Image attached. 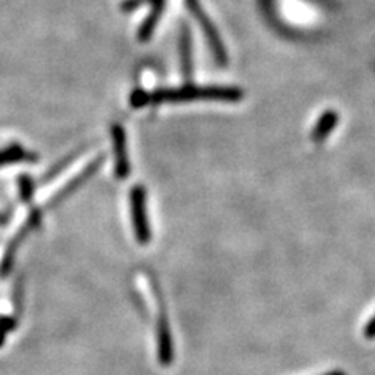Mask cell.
Wrapping results in <instances>:
<instances>
[{"label": "cell", "instance_id": "8", "mask_svg": "<svg viewBox=\"0 0 375 375\" xmlns=\"http://www.w3.org/2000/svg\"><path fill=\"white\" fill-rule=\"evenodd\" d=\"M180 57H182V71L186 80L193 76V52H191V33L186 26L182 27L180 35Z\"/></svg>", "mask_w": 375, "mask_h": 375}, {"label": "cell", "instance_id": "12", "mask_svg": "<svg viewBox=\"0 0 375 375\" xmlns=\"http://www.w3.org/2000/svg\"><path fill=\"white\" fill-rule=\"evenodd\" d=\"M365 336L367 338V340H375V315L372 316L371 321H369L367 325H366Z\"/></svg>", "mask_w": 375, "mask_h": 375}, {"label": "cell", "instance_id": "5", "mask_svg": "<svg viewBox=\"0 0 375 375\" xmlns=\"http://www.w3.org/2000/svg\"><path fill=\"white\" fill-rule=\"evenodd\" d=\"M113 138L116 147V174L119 178H125L128 175V159H127V143L125 133L119 125L113 128Z\"/></svg>", "mask_w": 375, "mask_h": 375}, {"label": "cell", "instance_id": "11", "mask_svg": "<svg viewBox=\"0 0 375 375\" xmlns=\"http://www.w3.org/2000/svg\"><path fill=\"white\" fill-rule=\"evenodd\" d=\"M26 158V153L21 152V150H10V152H5V153H0V164L3 163H10L11 159H22Z\"/></svg>", "mask_w": 375, "mask_h": 375}, {"label": "cell", "instance_id": "6", "mask_svg": "<svg viewBox=\"0 0 375 375\" xmlns=\"http://www.w3.org/2000/svg\"><path fill=\"white\" fill-rule=\"evenodd\" d=\"M338 122H340V114L333 110H329V112H325L319 121L316 122L315 130L311 132V139L315 141V143H324L325 139H327L329 134L333 132V128L336 127Z\"/></svg>", "mask_w": 375, "mask_h": 375}, {"label": "cell", "instance_id": "13", "mask_svg": "<svg viewBox=\"0 0 375 375\" xmlns=\"http://www.w3.org/2000/svg\"><path fill=\"white\" fill-rule=\"evenodd\" d=\"M324 375H346V372H342V371H331V372H327V374H324Z\"/></svg>", "mask_w": 375, "mask_h": 375}, {"label": "cell", "instance_id": "10", "mask_svg": "<svg viewBox=\"0 0 375 375\" xmlns=\"http://www.w3.org/2000/svg\"><path fill=\"white\" fill-rule=\"evenodd\" d=\"M155 2H158V0H125V2L121 5V8L124 11H133L139 7H143V5L146 3H155Z\"/></svg>", "mask_w": 375, "mask_h": 375}, {"label": "cell", "instance_id": "7", "mask_svg": "<svg viewBox=\"0 0 375 375\" xmlns=\"http://www.w3.org/2000/svg\"><path fill=\"white\" fill-rule=\"evenodd\" d=\"M158 354L162 365L168 366L172 361V341L171 331L168 327V321L164 317L159 319L158 322Z\"/></svg>", "mask_w": 375, "mask_h": 375}, {"label": "cell", "instance_id": "9", "mask_svg": "<svg viewBox=\"0 0 375 375\" xmlns=\"http://www.w3.org/2000/svg\"><path fill=\"white\" fill-rule=\"evenodd\" d=\"M164 7H166V0H158V2L153 3V7L150 10L149 16L146 17V21L143 22V26H141L139 32H138L139 41L150 40L153 30H155L157 24L159 21V17H162V13L164 11Z\"/></svg>", "mask_w": 375, "mask_h": 375}, {"label": "cell", "instance_id": "1", "mask_svg": "<svg viewBox=\"0 0 375 375\" xmlns=\"http://www.w3.org/2000/svg\"><path fill=\"white\" fill-rule=\"evenodd\" d=\"M244 97V91L236 86H184L180 89L157 91L153 94L137 92L132 97L134 107H144L147 103L162 102H191V101H219L239 102Z\"/></svg>", "mask_w": 375, "mask_h": 375}, {"label": "cell", "instance_id": "3", "mask_svg": "<svg viewBox=\"0 0 375 375\" xmlns=\"http://www.w3.org/2000/svg\"><path fill=\"white\" fill-rule=\"evenodd\" d=\"M92 162H94V157L92 155H83L82 158H78L77 162H73V164H71L64 172H61L57 178H53V182L46 184V186L40 191V194L36 195V200H38L40 204H42V202L51 199L52 195L60 193L67 183L73 182L80 174H83L86 168H88L89 164H92Z\"/></svg>", "mask_w": 375, "mask_h": 375}, {"label": "cell", "instance_id": "2", "mask_svg": "<svg viewBox=\"0 0 375 375\" xmlns=\"http://www.w3.org/2000/svg\"><path fill=\"white\" fill-rule=\"evenodd\" d=\"M186 7L191 11L193 16L195 17V21L200 24L202 30H204V33L207 36L208 44L211 47V52L214 55V58H216L219 66H225L227 64V49L224 46L223 40H220V35L218 32V28L214 27V24L211 22L210 17L202 8V5L199 3V0H186Z\"/></svg>", "mask_w": 375, "mask_h": 375}, {"label": "cell", "instance_id": "4", "mask_svg": "<svg viewBox=\"0 0 375 375\" xmlns=\"http://www.w3.org/2000/svg\"><path fill=\"white\" fill-rule=\"evenodd\" d=\"M132 216L134 232H137V239L141 244L149 243L150 230L146 216V193L141 186H137L132 191Z\"/></svg>", "mask_w": 375, "mask_h": 375}]
</instances>
